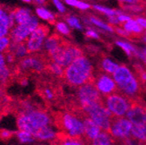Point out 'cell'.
<instances>
[{
    "instance_id": "obj_20",
    "label": "cell",
    "mask_w": 146,
    "mask_h": 145,
    "mask_svg": "<svg viewBox=\"0 0 146 145\" xmlns=\"http://www.w3.org/2000/svg\"><path fill=\"white\" fill-rule=\"evenodd\" d=\"M118 64L111 61V59H109L104 56L101 57L98 62V70L104 72L106 74H114V72L117 70Z\"/></svg>"
},
{
    "instance_id": "obj_8",
    "label": "cell",
    "mask_w": 146,
    "mask_h": 145,
    "mask_svg": "<svg viewBox=\"0 0 146 145\" xmlns=\"http://www.w3.org/2000/svg\"><path fill=\"white\" fill-rule=\"evenodd\" d=\"M86 114L104 131L108 132L110 134V131H111V122L114 116L106 108L104 103H101L91 106L86 111Z\"/></svg>"
},
{
    "instance_id": "obj_26",
    "label": "cell",
    "mask_w": 146,
    "mask_h": 145,
    "mask_svg": "<svg viewBox=\"0 0 146 145\" xmlns=\"http://www.w3.org/2000/svg\"><path fill=\"white\" fill-rule=\"evenodd\" d=\"M36 15H38L40 19L48 21L51 24H56L57 22H56V20H55L54 15L51 12H50L49 11H47L46 9L42 8V7H38V8L36 9Z\"/></svg>"
},
{
    "instance_id": "obj_42",
    "label": "cell",
    "mask_w": 146,
    "mask_h": 145,
    "mask_svg": "<svg viewBox=\"0 0 146 145\" xmlns=\"http://www.w3.org/2000/svg\"><path fill=\"white\" fill-rule=\"evenodd\" d=\"M109 21L111 23V24L113 25H117V24H120V22L118 21L117 17L116 16H112V17H109Z\"/></svg>"
},
{
    "instance_id": "obj_17",
    "label": "cell",
    "mask_w": 146,
    "mask_h": 145,
    "mask_svg": "<svg viewBox=\"0 0 146 145\" xmlns=\"http://www.w3.org/2000/svg\"><path fill=\"white\" fill-rule=\"evenodd\" d=\"M64 39L58 33H53L50 36H49V37L45 39L44 46H43L44 53L48 54L49 52L58 48L64 42Z\"/></svg>"
},
{
    "instance_id": "obj_22",
    "label": "cell",
    "mask_w": 146,
    "mask_h": 145,
    "mask_svg": "<svg viewBox=\"0 0 146 145\" xmlns=\"http://www.w3.org/2000/svg\"><path fill=\"white\" fill-rule=\"evenodd\" d=\"M57 136V133L54 131V130L50 126L43 127L38 131L36 132L34 136L35 139L40 140V141H49V140H54Z\"/></svg>"
},
{
    "instance_id": "obj_13",
    "label": "cell",
    "mask_w": 146,
    "mask_h": 145,
    "mask_svg": "<svg viewBox=\"0 0 146 145\" xmlns=\"http://www.w3.org/2000/svg\"><path fill=\"white\" fill-rule=\"evenodd\" d=\"M130 109L126 116L132 124L146 125V104L143 101H137L131 99Z\"/></svg>"
},
{
    "instance_id": "obj_45",
    "label": "cell",
    "mask_w": 146,
    "mask_h": 145,
    "mask_svg": "<svg viewBox=\"0 0 146 145\" xmlns=\"http://www.w3.org/2000/svg\"><path fill=\"white\" fill-rule=\"evenodd\" d=\"M116 145H118V144L116 143ZM119 145H133V144L131 143V140H129V141H127V142H123V143H121Z\"/></svg>"
},
{
    "instance_id": "obj_1",
    "label": "cell",
    "mask_w": 146,
    "mask_h": 145,
    "mask_svg": "<svg viewBox=\"0 0 146 145\" xmlns=\"http://www.w3.org/2000/svg\"><path fill=\"white\" fill-rule=\"evenodd\" d=\"M115 80L119 91L127 97L137 101H143V94L146 91V86L142 84L136 75L124 64L118 66L114 72Z\"/></svg>"
},
{
    "instance_id": "obj_11",
    "label": "cell",
    "mask_w": 146,
    "mask_h": 145,
    "mask_svg": "<svg viewBox=\"0 0 146 145\" xmlns=\"http://www.w3.org/2000/svg\"><path fill=\"white\" fill-rule=\"evenodd\" d=\"M94 76V84L103 97L119 91L115 80L109 74L98 70Z\"/></svg>"
},
{
    "instance_id": "obj_14",
    "label": "cell",
    "mask_w": 146,
    "mask_h": 145,
    "mask_svg": "<svg viewBox=\"0 0 146 145\" xmlns=\"http://www.w3.org/2000/svg\"><path fill=\"white\" fill-rule=\"evenodd\" d=\"M83 124H84L83 138L87 142H90L101 133V128L89 117H86L83 119Z\"/></svg>"
},
{
    "instance_id": "obj_33",
    "label": "cell",
    "mask_w": 146,
    "mask_h": 145,
    "mask_svg": "<svg viewBox=\"0 0 146 145\" xmlns=\"http://www.w3.org/2000/svg\"><path fill=\"white\" fill-rule=\"evenodd\" d=\"M93 8L100 12H103L106 15H108L109 17H112V16H117V14L121 15L120 12L115 11V10H111V9H109V8H106V7H104V6H100V5H94Z\"/></svg>"
},
{
    "instance_id": "obj_9",
    "label": "cell",
    "mask_w": 146,
    "mask_h": 145,
    "mask_svg": "<svg viewBox=\"0 0 146 145\" xmlns=\"http://www.w3.org/2000/svg\"><path fill=\"white\" fill-rule=\"evenodd\" d=\"M39 23L36 17L32 15L30 20L20 25H17L10 30L9 37L11 39V42L14 43H26L27 39L31 34L38 28Z\"/></svg>"
},
{
    "instance_id": "obj_10",
    "label": "cell",
    "mask_w": 146,
    "mask_h": 145,
    "mask_svg": "<svg viewBox=\"0 0 146 145\" xmlns=\"http://www.w3.org/2000/svg\"><path fill=\"white\" fill-rule=\"evenodd\" d=\"M132 123L125 118L113 117L111 122V131L110 134L116 140H122L127 142L131 140Z\"/></svg>"
},
{
    "instance_id": "obj_24",
    "label": "cell",
    "mask_w": 146,
    "mask_h": 145,
    "mask_svg": "<svg viewBox=\"0 0 146 145\" xmlns=\"http://www.w3.org/2000/svg\"><path fill=\"white\" fill-rule=\"evenodd\" d=\"M123 27L124 30L132 34L134 37H135L134 34H140L143 31V27L136 20H133V19L128 21L127 23H124Z\"/></svg>"
},
{
    "instance_id": "obj_16",
    "label": "cell",
    "mask_w": 146,
    "mask_h": 145,
    "mask_svg": "<svg viewBox=\"0 0 146 145\" xmlns=\"http://www.w3.org/2000/svg\"><path fill=\"white\" fill-rule=\"evenodd\" d=\"M40 91L41 96L48 102H58L62 97L61 88L58 85H44Z\"/></svg>"
},
{
    "instance_id": "obj_49",
    "label": "cell",
    "mask_w": 146,
    "mask_h": 145,
    "mask_svg": "<svg viewBox=\"0 0 146 145\" xmlns=\"http://www.w3.org/2000/svg\"><path fill=\"white\" fill-rule=\"evenodd\" d=\"M90 1H93V0H90Z\"/></svg>"
},
{
    "instance_id": "obj_28",
    "label": "cell",
    "mask_w": 146,
    "mask_h": 145,
    "mask_svg": "<svg viewBox=\"0 0 146 145\" xmlns=\"http://www.w3.org/2000/svg\"><path fill=\"white\" fill-rule=\"evenodd\" d=\"M16 136L18 139V141L22 143H30L35 140V137L33 135H31L29 132L23 131V130H18L16 133Z\"/></svg>"
},
{
    "instance_id": "obj_4",
    "label": "cell",
    "mask_w": 146,
    "mask_h": 145,
    "mask_svg": "<svg viewBox=\"0 0 146 145\" xmlns=\"http://www.w3.org/2000/svg\"><path fill=\"white\" fill-rule=\"evenodd\" d=\"M46 55L50 61L56 63L65 69L73 61L84 56V51L76 44L64 39L58 48Z\"/></svg>"
},
{
    "instance_id": "obj_25",
    "label": "cell",
    "mask_w": 146,
    "mask_h": 145,
    "mask_svg": "<svg viewBox=\"0 0 146 145\" xmlns=\"http://www.w3.org/2000/svg\"><path fill=\"white\" fill-rule=\"evenodd\" d=\"M45 70L48 71L50 74H51V75H53L55 77H61L62 78L64 69L62 66H60L59 64L50 61L48 63L47 66H46Z\"/></svg>"
},
{
    "instance_id": "obj_39",
    "label": "cell",
    "mask_w": 146,
    "mask_h": 145,
    "mask_svg": "<svg viewBox=\"0 0 146 145\" xmlns=\"http://www.w3.org/2000/svg\"><path fill=\"white\" fill-rule=\"evenodd\" d=\"M85 36H86V37H88V38H98V39L99 38L98 34H97L95 31L91 30H87L86 33H85Z\"/></svg>"
},
{
    "instance_id": "obj_31",
    "label": "cell",
    "mask_w": 146,
    "mask_h": 145,
    "mask_svg": "<svg viewBox=\"0 0 146 145\" xmlns=\"http://www.w3.org/2000/svg\"><path fill=\"white\" fill-rule=\"evenodd\" d=\"M65 3L70 6H74V7H77L80 10H87V9H90V5L86 4V3H84V2H81L79 0H64Z\"/></svg>"
},
{
    "instance_id": "obj_47",
    "label": "cell",
    "mask_w": 146,
    "mask_h": 145,
    "mask_svg": "<svg viewBox=\"0 0 146 145\" xmlns=\"http://www.w3.org/2000/svg\"><path fill=\"white\" fill-rule=\"evenodd\" d=\"M1 103H3V102H2V100H1V97H0V112H1V109H2V104Z\"/></svg>"
},
{
    "instance_id": "obj_38",
    "label": "cell",
    "mask_w": 146,
    "mask_h": 145,
    "mask_svg": "<svg viewBox=\"0 0 146 145\" xmlns=\"http://www.w3.org/2000/svg\"><path fill=\"white\" fill-rule=\"evenodd\" d=\"M53 3H54V5H56V7L58 8V10L60 12L64 13V12L65 11V8H64V6L63 5V4L59 1V0H53Z\"/></svg>"
},
{
    "instance_id": "obj_2",
    "label": "cell",
    "mask_w": 146,
    "mask_h": 145,
    "mask_svg": "<svg viewBox=\"0 0 146 145\" xmlns=\"http://www.w3.org/2000/svg\"><path fill=\"white\" fill-rule=\"evenodd\" d=\"M94 70L84 55L73 61L64 70L62 79L71 87H79L87 83H94Z\"/></svg>"
},
{
    "instance_id": "obj_40",
    "label": "cell",
    "mask_w": 146,
    "mask_h": 145,
    "mask_svg": "<svg viewBox=\"0 0 146 145\" xmlns=\"http://www.w3.org/2000/svg\"><path fill=\"white\" fill-rule=\"evenodd\" d=\"M117 19H118V21H119L120 23H121V22H122V23H127L128 21L131 20V17L126 16V15H123V14L117 16Z\"/></svg>"
},
{
    "instance_id": "obj_44",
    "label": "cell",
    "mask_w": 146,
    "mask_h": 145,
    "mask_svg": "<svg viewBox=\"0 0 146 145\" xmlns=\"http://www.w3.org/2000/svg\"><path fill=\"white\" fill-rule=\"evenodd\" d=\"M33 1H34L36 4H38V5H44V4H45L46 0H33Z\"/></svg>"
},
{
    "instance_id": "obj_35",
    "label": "cell",
    "mask_w": 146,
    "mask_h": 145,
    "mask_svg": "<svg viewBox=\"0 0 146 145\" xmlns=\"http://www.w3.org/2000/svg\"><path fill=\"white\" fill-rule=\"evenodd\" d=\"M55 25H56V28H57L58 31L60 34H63V35H70V29L68 28V26L64 23H63V22H57Z\"/></svg>"
},
{
    "instance_id": "obj_21",
    "label": "cell",
    "mask_w": 146,
    "mask_h": 145,
    "mask_svg": "<svg viewBox=\"0 0 146 145\" xmlns=\"http://www.w3.org/2000/svg\"><path fill=\"white\" fill-rule=\"evenodd\" d=\"M116 139L112 137L111 134L108 132H101L96 138H94L89 145H116Z\"/></svg>"
},
{
    "instance_id": "obj_6",
    "label": "cell",
    "mask_w": 146,
    "mask_h": 145,
    "mask_svg": "<svg viewBox=\"0 0 146 145\" xmlns=\"http://www.w3.org/2000/svg\"><path fill=\"white\" fill-rule=\"evenodd\" d=\"M104 103L110 112L117 117L125 116L131 105L130 98L120 91L104 97Z\"/></svg>"
},
{
    "instance_id": "obj_30",
    "label": "cell",
    "mask_w": 146,
    "mask_h": 145,
    "mask_svg": "<svg viewBox=\"0 0 146 145\" xmlns=\"http://www.w3.org/2000/svg\"><path fill=\"white\" fill-rule=\"evenodd\" d=\"M11 44V39L9 37V35L6 37L0 38V53L5 54L9 50L10 45Z\"/></svg>"
},
{
    "instance_id": "obj_37",
    "label": "cell",
    "mask_w": 146,
    "mask_h": 145,
    "mask_svg": "<svg viewBox=\"0 0 146 145\" xmlns=\"http://www.w3.org/2000/svg\"><path fill=\"white\" fill-rule=\"evenodd\" d=\"M120 4L125 5H145L143 0H117Z\"/></svg>"
},
{
    "instance_id": "obj_34",
    "label": "cell",
    "mask_w": 146,
    "mask_h": 145,
    "mask_svg": "<svg viewBox=\"0 0 146 145\" xmlns=\"http://www.w3.org/2000/svg\"><path fill=\"white\" fill-rule=\"evenodd\" d=\"M66 22L71 26V27H73V28H77V29H79V30H81L82 29V26H81V24H80V23H79V20L77 19L76 17H74V16H68V17H66Z\"/></svg>"
},
{
    "instance_id": "obj_50",
    "label": "cell",
    "mask_w": 146,
    "mask_h": 145,
    "mask_svg": "<svg viewBox=\"0 0 146 145\" xmlns=\"http://www.w3.org/2000/svg\"><path fill=\"white\" fill-rule=\"evenodd\" d=\"M145 35H146V32H145Z\"/></svg>"
},
{
    "instance_id": "obj_41",
    "label": "cell",
    "mask_w": 146,
    "mask_h": 145,
    "mask_svg": "<svg viewBox=\"0 0 146 145\" xmlns=\"http://www.w3.org/2000/svg\"><path fill=\"white\" fill-rule=\"evenodd\" d=\"M136 21L143 27V28H145L146 29V19L144 17H136Z\"/></svg>"
},
{
    "instance_id": "obj_19",
    "label": "cell",
    "mask_w": 146,
    "mask_h": 145,
    "mask_svg": "<svg viewBox=\"0 0 146 145\" xmlns=\"http://www.w3.org/2000/svg\"><path fill=\"white\" fill-rule=\"evenodd\" d=\"M15 25H20L27 23L32 17L31 11L25 8H13Z\"/></svg>"
},
{
    "instance_id": "obj_5",
    "label": "cell",
    "mask_w": 146,
    "mask_h": 145,
    "mask_svg": "<svg viewBox=\"0 0 146 145\" xmlns=\"http://www.w3.org/2000/svg\"><path fill=\"white\" fill-rule=\"evenodd\" d=\"M73 99L85 113L91 106L104 103V97L94 83H87L78 87L76 96Z\"/></svg>"
},
{
    "instance_id": "obj_3",
    "label": "cell",
    "mask_w": 146,
    "mask_h": 145,
    "mask_svg": "<svg viewBox=\"0 0 146 145\" xmlns=\"http://www.w3.org/2000/svg\"><path fill=\"white\" fill-rule=\"evenodd\" d=\"M54 123L60 132L75 137L84 136L83 120L69 111H58L52 116Z\"/></svg>"
},
{
    "instance_id": "obj_48",
    "label": "cell",
    "mask_w": 146,
    "mask_h": 145,
    "mask_svg": "<svg viewBox=\"0 0 146 145\" xmlns=\"http://www.w3.org/2000/svg\"><path fill=\"white\" fill-rule=\"evenodd\" d=\"M22 1L25 2V3H31V0H22Z\"/></svg>"
},
{
    "instance_id": "obj_15",
    "label": "cell",
    "mask_w": 146,
    "mask_h": 145,
    "mask_svg": "<svg viewBox=\"0 0 146 145\" xmlns=\"http://www.w3.org/2000/svg\"><path fill=\"white\" fill-rule=\"evenodd\" d=\"M51 145H89L83 137H75L69 136L64 132L57 133L54 140L51 141Z\"/></svg>"
},
{
    "instance_id": "obj_7",
    "label": "cell",
    "mask_w": 146,
    "mask_h": 145,
    "mask_svg": "<svg viewBox=\"0 0 146 145\" xmlns=\"http://www.w3.org/2000/svg\"><path fill=\"white\" fill-rule=\"evenodd\" d=\"M50 62L45 53L44 54H29L17 64V69L21 72H36L41 73L44 71L48 63Z\"/></svg>"
},
{
    "instance_id": "obj_36",
    "label": "cell",
    "mask_w": 146,
    "mask_h": 145,
    "mask_svg": "<svg viewBox=\"0 0 146 145\" xmlns=\"http://www.w3.org/2000/svg\"><path fill=\"white\" fill-rule=\"evenodd\" d=\"M16 133L8 130H0V138L2 140H9L12 136H14Z\"/></svg>"
},
{
    "instance_id": "obj_29",
    "label": "cell",
    "mask_w": 146,
    "mask_h": 145,
    "mask_svg": "<svg viewBox=\"0 0 146 145\" xmlns=\"http://www.w3.org/2000/svg\"><path fill=\"white\" fill-rule=\"evenodd\" d=\"M116 44L120 46L124 51L125 53L127 54L128 56L131 57L132 55H135V56H137V51L133 46H131L130 44H128V43H125V42H121V41H117Z\"/></svg>"
},
{
    "instance_id": "obj_18",
    "label": "cell",
    "mask_w": 146,
    "mask_h": 145,
    "mask_svg": "<svg viewBox=\"0 0 146 145\" xmlns=\"http://www.w3.org/2000/svg\"><path fill=\"white\" fill-rule=\"evenodd\" d=\"M9 52L12 53L16 59H23L24 58L27 57L29 55V51L26 46V43H14L11 42L10 48H9Z\"/></svg>"
},
{
    "instance_id": "obj_27",
    "label": "cell",
    "mask_w": 146,
    "mask_h": 145,
    "mask_svg": "<svg viewBox=\"0 0 146 145\" xmlns=\"http://www.w3.org/2000/svg\"><path fill=\"white\" fill-rule=\"evenodd\" d=\"M12 77V70L7 64L0 68V86L5 85Z\"/></svg>"
},
{
    "instance_id": "obj_32",
    "label": "cell",
    "mask_w": 146,
    "mask_h": 145,
    "mask_svg": "<svg viewBox=\"0 0 146 145\" xmlns=\"http://www.w3.org/2000/svg\"><path fill=\"white\" fill-rule=\"evenodd\" d=\"M90 20L91 23L94 24L95 25H97V26H98V27H100V28H102V29L107 30V31H110V32L114 31V29H113L112 25H111H111H108V24L103 23L102 21L98 20V19H96V17H90Z\"/></svg>"
},
{
    "instance_id": "obj_46",
    "label": "cell",
    "mask_w": 146,
    "mask_h": 145,
    "mask_svg": "<svg viewBox=\"0 0 146 145\" xmlns=\"http://www.w3.org/2000/svg\"><path fill=\"white\" fill-rule=\"evenodd\" d=\"M141 51H142V53H143V55L146 57V48H144V49H143V50H141Z\"/></svg>"
},
{
    "instance_id": "obj_23",
    "label": "cell",
    "mask_w": 146,
    "mask_h": 145,
    "mask_svg": "<svg viewBox=\"0 0 146 145\" xmlns=\"http://www.w3.org/2000/svg\"><path fill=\"white\" fill-rule=\"evenodd\" d=\"M131 136L138 140L140 142L146 143V125H132Z\"/></svg>"
},
{
    "instance_id": "obj_12",
    "label": "cell",
    "mask_w": 146,
    "mask_h": 145,
    "mask_svg": "<svg viewBox=\"0 0 146 145\" xmlns=\"http://www.w3.org/2000/svg\"><path fill=\"white\" fill-rule=\"evenodd\" d=\"M50 28L44 24H39L29 37L26 41V46L30 54L36 53L44 46V41L49 35Z\"/></svg>"
},
{
    "instance_id": "obj_43",
    "label": "cell",
    "mask_w": 146,
    "mask_h": 145,
    "mask_svg": "<svg viewBox=\"0 0 146 145\" xmlns=\"http://www.w3.org/2000/svg\"><path fill=\"white\" fill-rule=\"evenodd\" d=\"M5 62H6V59H5V54L0 53V68H2V67H4L5 65H6Z\"/></svg>"
},
{
    "instance_id": "obj_51",
    "label": "cell",
    "mask_w": 146,
    "mask_h": 145,
    "mask_svg": "<svg viewBox=\"0 0 146 145\" xmlns=\"http://www.w3.org/2000/svg\"><path fill=\"white\" fill-rule=\"evenodd\" d=\"M145 41H146V38H145Z\"/></svg>"
}]
</instances>
